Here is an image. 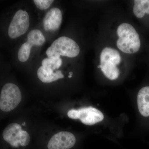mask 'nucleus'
<instances>
[{"label": "nucleus", "mask_w": 149, "mask_h": 149, "mask_svg": "<svg viewBox=\"0 0 149 149\" xmlns=\"http://www.w3.org/2000/svg\"><path fill=\"white\" fill-rule=\"evenodd\" d=\"M42 66L51 68L53 70L58 69L62 64V60L61 58H45L42 61Z\"/></svg>", "instance_id": "14"}, {"label": "nucleus", "mask_w": 149, "mask_h": 149, "mask_svg": "<svg viewBox=\"0 0 149 149\" xmlns=\"http://www.w3.org/2000/svg\"><path fill=\"white\" fill-rule=\"evenodd\" d=\"M22 100L21 91L18 86L8 83L3 86L0 95V109L8 112L15 109Z\"/></svg>", "instance_id": "4"}, {"label": "nucleus", "mask_w": 149, "mask_h": 149, "mask_svg": "<svg viewBox=\"0 0 149 149\" xmlns=\"http://www.w3.org/2000/svg\"><path fill=\"white\" fill-rule=\"evenodd\" d=\"M139 112L145 117L149 116V86L142 88L137 97Z\"/></svg>", "instance_id": "12"}, {"label": "nucleus", "mask_w": 149, "mask_h": 149, "mask_svg": "<svg viewBox=\"0 0 149 149\" xmlns=\"http://www.w3.org/2000/svg\"><path fill=\"white\" fill-rule=\"evenodd\" d=\"M68 77H70H70H72V76H71V75H69V76H68Z\"/></svg>", "instance_id": "17"}, {"label": "nucleus", "mask_w": 149, "mask_h": 149, "mask_svg": "<svg viewBox=\"0 0 149 149\" xmlns=\"http://www.w3.org/2000/svg\"><path fill=\"white\" fill-rule=\"evenodd\" d=\"M121 57L116 50L111 48H104L100 55V65L98 66L101 68L105 76L111 80L117 79L119 75V70L117 67L120 63Z\"/></svg>", "instance_id": "3"}, {"label": "nucleus", "mask_w": 149, "mask_h": 149, "mask_svg": "<svg viewBox=\"0 0 149 149\" xmlns=\"http://www.w3.org/2000/svg\"><path fill=\"white\" fill-rule=\"evenodd\" d=\"M80 51L75 41L69 37H61L54 41L46 53L49 58H59L61 56L74 58L79 54Z\"/></svg>", "instance_id": "2"}, {"label": "nucleus", "mask_w": 149, "mask_h": 149, "mask_svg": "<svg viewBox=\"0 0 149 149\" xmlns=\"http://www.w3.org/2000/svg\"><path fill=\"white\" fill-rule=\"evenodd\" d=\"M133 13L138 18L143 17L145 13L149 14V0H135Z\"/></svg>", "instance_id": "13"}, {"label": "nucleus", "mask_w": 149, "mask_h": 149, "mask_svg": "<svg viewBox=\"0 0 149 149\" xmlns=\"http://www.w3.org/2000/svg\"><path fill=\"white\" fill-rule=\"evenodd\" d=\"M4 140L14 147H25L30 141L29 133L22 129L18 123H12L6 127L3 131Z\"/></svg>", "instance_id": "5"}, {"label": "nucleus", "mask_w": 149, "mask_h": 149, "mask_svg": "<svg viewBox=\"0 0 149 149\" xmlns=\"http://www.w3.org/2000/svg\"><path fill=\"white\" fill-rule=\"evenodd\" d=\"M62 14L57 8H51L43 19V26L47 31H56L60 27L62 21Z\"/></svg>", "instance_id": "10"}, {"label": "nucleus", "mask_w": 149, "mask_h": 149, "mask_svg": "<svg viewBox=\"0 0 149 149\" xmlns=\"http://www.w3.org/2000/svg\"><path fill=\"white\" fill-rule=\"evenodd\" d=\"M37 76L42 82L44 83H51L64 77V75L60 70L54 72L51 68L40 67L37 70Z\"/></svg>", "instance_id": "11"}, {"label": "nucleus", "mask_w": 149, "mask_h": 149, "mask_svg": "<svg viewBox=\"0 0 149 149\" xmlns=\"http://www.w3.org/2000/svg\"><path fill=\"white\" fill-rule=\"evenodd\" d=\"M68 116L71 119H79L84 124L92 125L104 119V115L98 109L92 107L82 108L78 109H71Z\"/></svg>", "instance_id": "6"}, {"label": "nucleus", "mask_w": 149, "mask_h": 149, "mask_svg": "<svg viewBox=\"0 0 149 149\" xmlns=\"http://www.w3.org/2000/svg\"><path fill=\"white\" fill-rule=\"evenodd\" d=\"M37 8L41 10H45L50 7L54 2L53 0H34L33 1Z\"/></svg>", "instance_id": "15"}, {"label": "nucleus", "mask_w": 149, "mask_h": 149, "mask_svg": "<svg viewBox=\"0 0 149 149\" xmlns=\"http://www.w3.org/2000/svg\"><path fill=\"white\" fill-rule=\"evenodd\" d=\"M117 33L119 38L116 44L120 51L128 54H134L139 51L141 47L140 37L131 24L125 23L120 24Z\"/></svg>", "instance_id": "1"}, {"label": "nucleus", "mask_w": 149, "mask_h": 149, "mask_svg": "<svg viewBox=\"0 0 149 149\" xmlns=\"http://www.w3.org/2000/svg\"><path fill=\"white\" fill-rule=\"evenodd\" d=\"M29 26V14L26 11L19 10L16 12L8 28V35L11 39H16L24 35Z\"/></svg>", "instance_id": "7"}, {"label": "nucleus", "mask_w": 149, "mask_h": 149, "mask_svg": "<svg viewBox=\"0 0 149 149\" xmlns=\"http://www.w3.org/2000/svg\"><path fill=\"white\" fill-rule=\"evenodd\" d=\"M45 38L40 30L35 29L29 32L27 42L22 45L18 52L19 60L22 62L27 61L29 58L33 46L42 45L45 42Z\"/></svg>", "instance_id": "8"}, {"label": "nucleus", "mask_w": 149, "mask_h": 149, "mask_svg": "<svg viewBox=\"0 0 149 149\" xmlns=\"http://www.w3.org/2000/svg\"><path fill=\"white\" fill-rule=\"evenodd\" d=\"M72 74H73V73H72V72H70V73H69L70 75H71V76H72Z\"/></svg>", "instance_id": "16"}, {"label": "nucleus", "mask_w": 149, "mask_h": 149, "mask_svg": "<svg viewBox=\"0 0 149 149\" xmlns=\"http://www.w3.org/2000/svg\"><path fill=\"white\" fill-rule=\"evenodd\" d=\"M76 143L75 136L72 133L61 131L54 135L48 144V149H69Z\"/></svg>", "instance_id": "9"}]
</instances>
